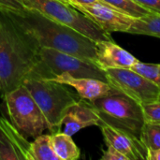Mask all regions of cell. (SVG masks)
Listing matches in <instances>:
<instances>
[{
    "label": "cell",
    "instance_id": "obj_1",
    "mask_svg": "<svg viewBox=\"0 0 160 160\" xmlns=\"http://www.w3.org/2000/svg\"><path fill=\"white\" fill-rule=\"evenodd\" d=\"M0 10L37 50L51 48L96 64V42L78 31L33 9Z\"/></svg>",
    "mask_w": 160,
    "mask_h": 160
},
{
    "label": "cell",
    "instance_id": "obj_2",
    "mask_svg": "<svg viewBox=\"0 0 160 160\" xmlns=\"http://www.w3.org/2000/svg\"><path fill=\"white\" fill-rule=\"evenodd\" d=\"M31 78L51 75L37 50L0 10V91L6 94Z\"/></svg>",
    "mask_w": 160,
    "mask_h": 160
},
{
    "label": "cell",
    "instance_id": "obj_3",
    "mask_svg": "<svg viewBox=\"0 0 160 160\" xmlns=\"http://www.w3.org/2000/svg\"><path fill=\"white\" fill-rule=\"evenodd\" d=\"M89 102L98 112L100 123L110 125L140 140L145 122L141 104L112 86L106 96Z\"/></svg>",
    "mask_w": 160,
    "mask_h": 160
},
{
    "label": "cell",
    "instance_id": "obj_4",
    "mask_svg": "<svg viewBox=\"0 0 160 160\" xmlns=\"http://www.w3.org/2000/svg\"><path fill=\"white\" fill-rule=\"evenodd\" d=\"M22 84L41 110L52 134L58 132L66 113L81 99L80 96L69 91L66 84L52 80L31 78L25 80Z\"/></svg>",
    "mask_w": 160,
    "mask_h": 160
},
{
    "label": "cell",
    "instance_id": "obj_5",
    "mask_svg": "<svg viewBox=\"0 0 160 160\" xmlns=\"http://www.w3.org/2000/svg\"><path fill=\"white\" fill-rule=\"evenodd\" d=\"M22 2L26 8L36 10L54 22L67 25L95 42L112 40L110 33L104 31L86 15L69 4L60 0H22Z\"/></svg>",
    "mask_w": 160,
    "mask_h": 160
},
{
    "label": "cell",
    "instance_id": "obj_6",
    "mask_svg": "<svg viewBox=\"0 0 160 160\" xmlns=\"http://www.w3.org/2000/svg\"><path fill=\"white\" fill-rule=\"evenodd\" d=\"M3 97L11 124L26 139H35L48 129L41 110L23 84L4 94Z\"/></svg>",
    "mask_w": 160,
    "mask_h": 160
},
{
    "label": "cell",
    "instance_id": "obj_7",
    "mask_svg": "<svg viewBox=\"0 0 160 160\" xmlns=\"http://www.w3.org/2000/svg\"><path fill=\"white\" fill-rule=\"evenodd\" d=\"M38 53L51 75L50 79L66 72L76 78H93L107 82L105 70L93 62L51 48H41Z\"/></svg>",
    "mask_w": 160,
    "mask_h": 160
},
{
    "label": "cell",
    "instance_id": "obj_8",
    "mask_svg": "<svg viewBox=\"0 0 160 160\" xmlns=\"http://www.w3.org/2000/svg\"><path fill=\"white\" fill-rule=\"evenodd\" d=\"M107 82L142 106L160 98V87L131 68L105 69Z\"/></svg>",
    "mask_w": 160,
    "mask_h": 160
},
{
    "label": "cell",
    "instance_id": "obj_9",
    "mask_svg": "<svg viewBox=\"0 0 160 160\" xmlns=\"http://www.w3.org/2000/svg\"><path fill=\"white\" fill-rule=\"evenodd\" d=\"M99 27L108 33L112 32H128L131 24L133 23L134 18L123 13L105 2L95 3L87 6H72Z\"/></svg>",
    "mask_w": 160,
    "mask_h": 160
},
{
    "label": "cell",
    "instance_id": "obj_10",
    "mask_svg": "<svg viewBox=\"0 0 160 160\" xmlns=\"http://www.w3.org/2000/svg\"><path fill=\"white\" fill-rule=\"evenodd\" d=\"M30 142L5 117H0V160H30Z\"/></svg>",
    "mask_w": 160,
    "mask_h": 160
},
{
    "label": "cell",
    "instance_id": "obj_11",
    "mask_svg": "<svg viewBox=\"0 0 160 160\" xmlns=\"http://www.w3.org/2000/svg\"><path fill=\"white\" fill-rule=\"evenodd\" d=\"M98 127L101 128L106 144L117 149L128 160H146L147 149L139 139L104 123H100Z\"/></svg>",
    "mask_w": 160,
    "mask_h": 160
},
{
    "label": "cell",
    "instance_id": "obj_12",
    "mask_svg": "<svg viewBox=\"0 0 160 160\" xmlns=\"http://www.w3.org/2000/svg\"><path fill=\"white\" fill-rule=\"evenodd\" d=\"M99 124L100 118L96 110L88 100L81 98L66 113L60 124L58 132L72 136L84 128L99 126Z\"/></svg>",
    "mask_w": 160,
    "mask_h": 160
},
{
    "label": "cell",
    "instance_id": "obj_13",
    "mask_svg": "<svg viewBox=\"0 0 160 160\" xmlns=\"http://www.w3.org/2000/svg\"><path fill=\"white\" fill-rule=\"evenodd\" d=\"M98 65L103 70L108 68H130L139 60L112 40L96 42Z\"/></svg>",
    "mask_w": 160,
    "mask_h": 160
},
{
    "label": "cell",
    "instance_id": "obj_14",
    "mask_svg": "<svg viewBox=\"0 0 160 160\" xmlns=\"http://www.w3.org/2000/svg\"><path fill=\"white\" fill-rule=\"evenodd\" d=\"M49 80L73 87L81 98L88 101L104 97L111 90V85L107 82L93 78H76L66 72Z\"/></svg>",
    "mask_w": 160,
    "mask_h": 160
},
{
    "label": "cell",
    "instance_id": "obj_15",
    "mask_svg": "<svg viewBox=\"0 0 160 160\" xmlns=\"http://www.w3.org/2000/svg\"><path fill=\"white\" fill-rule=\"evenodd\" d=\"M51 139L54 152L60 160H76L80 158L81 151L71 136L63 132H55L51 135Z\"/></svg>",
    "mask_w": 160,
    "mask_h": 160
},
{
    "label": "cell",
    "instance_id": "obj_16",
    "mask_svg": "<svg viewBox=\"0 0 160 160\" xmlns=\"http://www.w3.org/2000/svg\"><path fill=\"white\" fill-rule=\"evenodd\" d=\"M127 33L145 35L160 38V14L151 11L143 17L134 19Z\"/></svg>",
    "mask_w": 160,
    "mask_h": 160
},
{
    "label": "cell",
    "instance_id": "obj_17",
    "mask_svg": "<svg viewBox=\"0 0 160 160\" xmlns=\"http://www.w3.org/2000/svg\"><path fill=\"white\" fill-rule=\"evenodd\" d=\"M30 160H60L55 154L51 135L41 134L30 142Z\"/></svg>",
    "mask_w": 160,
    "mask_h": 160
},
{
    "label": "cell",
    "instance_id": "obj_18",
    "mask_svg": "<svg viewBox=\"0 0 160 160\" xmlns=\"http://www.w3.org/2000/svg\"><path fill=\"white\" fill-rule=\"evenodd\" d=\"M140 141L147 150L160 149V123L144 122Z\"/></svg>",
    "mask_w": 160,
    "mask_h": 160
},
{
    "label": "cell",
    "instance_id": "obj_19",
    "mask_svg": "<svg viewBox=\"0 0 160 160\" xmlns=\"http://www.w3.org/2000/svg\"><path fill=\"white\" fill-rule=\"evenodd\" d=\"M106 4L114 8L115 9L126 13L134 19L143 17L151 11L144 7L141 6L134 0H102Z\"/></svg>",
    "mask_w": 160,
    "mask_h": 160
},
{
    "label": "cell",
    "instance_id": "obj_20",
    "mask_svg": "<svg viewBox=\"0 0 160 160\" xmlns=\"http://www.w3.org/2000/svg\"><path fill=\"white\" fill-rule=\"evenodd\" d=\"M132 70L136 71L137 73L142 75L152 82L156 83L158 87H160V69L159 64H148V63H142L141 61H138L135 65H133L130 68Z\"/></svg>",
    "mask_w": 160,
    "mask_h": 160
},
{
    "label": "cell",
    "instance_id": "obj_21",
    "mask_svg": "<svg viewBox=\"0 0 160 160\" xmlns=\"http://www.w3.org/2000/svg\"><path fill=\"white\" fill-rule=\"evenodd\" d=\"M142 107L145 122L160 123V98L157 101L144 104Z\"/></svg>",
    "mask_w": 160,
    "mask_h": 160
},
{
    "label": "cell",
    "instance_id": "obj_22",
    "mask_svg": "<svg viewBox=\"0 0 160 160\" xmlns=\"http://www.w3.org/2000/svg\"><path fill=\"white\" fill-rule=\"evenodd\" d=\"M26 8L22 0H0V9L20 11Z\"/></svg>",
    "mask_w": 160,
    "mask_h": 160
},
{
    "label": "cell",
    "instance_id": "obj_23",
    "mask_svg": "<svg viewBox=\"0 0 160 160\" xmlns=\"http://www.w3.org/2000/svg\"><path fill=\"white\" fill-rule=\"evenodd\" d=\"M101 160H128L126 156L110 144H107V150L103 152Z\"/></svg>",
    "mask_w": 160,
    "mask_h": 160
},
{
    "label": "cell",
    "instance_id": "obj_24",
    "mask_svg": "<svg viewBox=\"0 0 160 160\" xmlns=\"http://www.w3.org/2000/svg\"><path fill=\"white\" fill-rule=\"evenodd\" d=\"M139 3L141 6L149 9L150 11H154L160 14V0H134Z\"/></svg>",
    "mask_w": 160,
    "mask_h": 160
},
{
    "label": "cell",
    "instance_id": "obj_25",
    "mask_svg": "<svg viewBox=\"0 0 160 160\" xmlns=\"http://www.w3.org/2000/svg\"><path fill=\"white\" fill-rule=\"evenodd\" d=\"M103 2L102 0H69V4L71 6H87V5H92L95 3H99Z\"/></svg>",
    "mask_w": 160,
    "mask_h": 160
},
{
    "label": "cell",
    "instance_id": "obj_26",
    "mask_svg": "<svg viewBox=\"0 0 160 160\" xmlns=\"http://www.w3.org/2000/svg\"><path fill=\"white\" fill-rule=\"evenodd\" d=\"M146 160H160V149L147 150Z\"/></svg>",
    "mask_w": 160,
    "mask_h": 160
},
{
    "label": "cell",
    "instance_id": "obj_27",
    "mask_svg": "<svg viewBox=\"0 0 160 160\" xmlns=\"http://www.w3.org/2000/svg\"><path fill=\"white\" fill-rule=\"evenodd\" d=\"M68 3H69V0H68Z\"/></svg>",
    "mask_w": 160,
    "mask_h": 160
},
{
    "label": "cell",
    "instance_id": "obj_28",
    "mask_svg": "<svg viewBox=\"0 0 160 160\" xmlns=\"http://www.w3.org/2000/svg\"><path fill=\"white\" fill-rule=\"evenodd\" d=\"M159 69H160V64H159Z\"/></svg>",
    "mask_w": 160,
    "mask_h": 160
}]
</instances>
